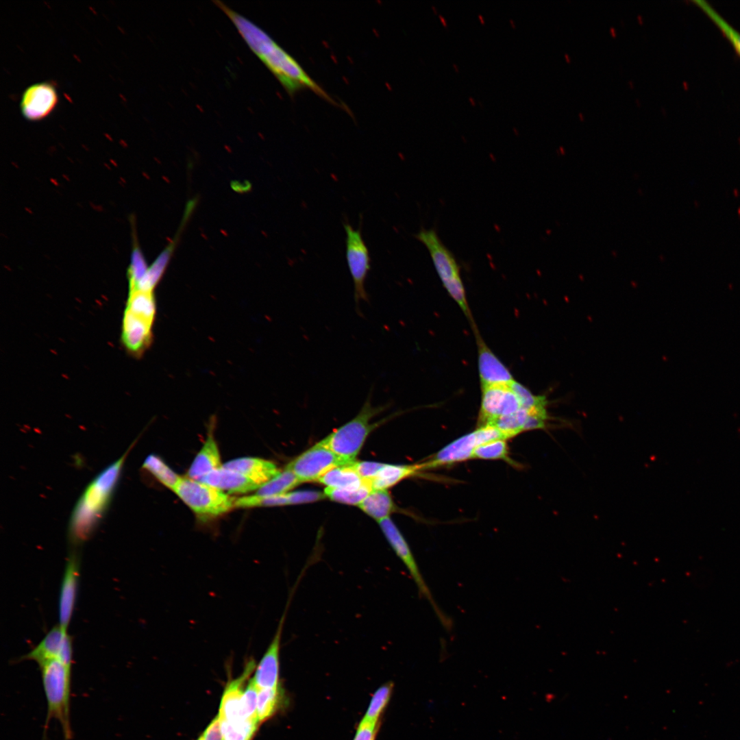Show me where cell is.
I'll use <instances>...</instances> for the list:
<instances>
[{
  "instance_id": "cell-36",
  "label": "cell",
  "mask_w": 740,
  "mask_h": 740,
  "mask_svg": "<svg viewBox=\"0 0 740 740\" xmlns=\"http://www.w3.org/2000/svg\"><path fill=\"white\" fill-rule=\"evenodd\" d=\"M393 684L388 682L380 687L373 693L363 719L377 722L378 719L390 698Z\"/></svg>"
},
{
  "instance_id": "cell-42",
  "label": "cell",
  "mask_w": 740,
  "mask_h": 740,
  "mask_svg": "<svg viewBox=\"0 0 740 740\" xmlns=\"http://www.w3.org/2000/svg\"><path fill=\"white\" fill-rule=\"evenodd\" d=\"M201 737L202 740H223L221 721L218 715L212 720Z\"/></svg>"
},
{
  "instance_id": "cell-43",
  "label": "cell",
  "mask_w": 740,
  "mask_h": 740,
  "mask_svg": "<svg viewBox=\"0 0 740 740\" xmlns=\"http://www.w3.org/2000/svg\"><path fill=\"white\" fill-rule=\"evenodd\" d=\"M609 32H610V34H611V35H612V36H613V37H615V36H616V35H617V32H616V29H615V27H610V29H609Z\"/></svg>"
},
{
  "instance_id": "cell-29",
  "label": "cell",
  "mask_w": 740,
  "mask_h": 740,
  "mask_svg": "<svg viewBox=\"0 0 740 740\" xmlns=\"http://www.w3.org/2000/svg\"><path fill=\"white\" fill-rule=\"evenodd\" d=\"M693 2L717 25L740 56V32L730 25L708 2L695 0Z\"/></svg>"
},
{
  "instance_id": "cell-24",
  "label": "cell",
  "mask_w": 740,
  "mask_h": 740,
  "mask_svg": "<svg viewBox=\"0 0 740 740\" xmlns=\"http://www.w3.org/2000/svg\"><path fill=\"white\" fill-rule=\"evenodd\" d=\"M125 310L153 323L156 310L153 291L129 290Z\"/></svg>"
},
{
  "instance_id": "cell-37",
  "label": "cell",
  "mask_w": 740,
  "mask_h": 740,
  "mask_svg": "<svg viewBox=\"0 0 740 740\" xmlns=\"http://www.w3.org/2000/svg\"><path fill=\"white\" fill-rule=\"evenodd\" d=\"M258 692V688L251 679L241 699V715L245 721L258 722L257 717Z\"/></svg>"
},
{
  "instance_id": "cell-38",
  "label": "cell",
  "mask_w": 740,
  "mask_h": 740,
  "mask_svg": "<svg viewBox=\"0 0 740 740\" xmlns=\"http://www.w3.org/2000/svg\"><path fill=\"white\" fill-rule=\"evenodd\" d=\"M145 260L138 247L132 253L131 264L127 270L129 288L134 287L147 270Z\"/></svg>"
},
{
  "instance_id": "cell-27",
  "label": "cell",
  "mask_w": 740,
  "mask_h": 740,
  "mask_svg": "<svg viewBox=\"0 0 740 740\" xmlns=\"http://www.w3.org/2000/svg\"><path fill=\"white\" fill-rule=\"evenodd\" d=\"M143 468L162 485L173 491L181 478L156 454H149L147 456L143 463Z\"/></svg>"
},
{
  "instance_id": "cell-30",
  "label": "cell",
  "mask_w": 740,
  "mask_h": 740,
  "mask_svg": "<svg viewBox=\"0 0 740 740\" xmlns=\"http://www.w3.org/2000/svg\"><path fill=\"white\" fill-rule=\"evenodd\" d=\"M529 414L530 411L521 408L515 412L497 419L489 426L497 428L506 439H511L524 432Z\"/></svg>"
},
{
  "instance_id": "cell-41",
  "label": "cell",
  "mask_w": 740,
  "mask_h": 740,
  "mask_svg": "<svg viewBox=\"0 0 740 740\" xmlns=\"http://www.w3.org/2000/svg\"><path fill=\"white\" fill-rule=\"evenodd\" d=\"M377 722L362 719L358 725L354 740H374Z\"/></svg>"
},
{
  "instance_id": "cell-34",
  "label": "cell",
  "mask_w": 740,
  "mask_h": 740,
  "mask_svg": "<svg viewBox=\"0 0 740 740\" xmlns=\"http://www.w3.org/2000/svg\"><path fill=\"white\" fill-rule=\"evenodd\" d=\"M510 386L517 396L521 408L530 412L547 410L548 400L545 396L533 394L528 388L515 380Z\"/></svg>"
},
{
  "instance_id": "cell-10",
  "label": "cell",
  "mask_w": 740,
  "mask_h": 740,
  "mask_svg": "<svg viewBox=\"0 0 740 740\" xmlns=\"http://www.w3.org/2000/svg\"><path fill=\"white\" fill-rule=\"evenodd\" d=\"M482 388L478 427L491 424L497 419L521 408L519 400L510 385H493Z\"/></svg>"
},
{
  "instance_id": "cell-55",
  "label": "cell",
  "mask_w": 740,
  "mask_h": 740,
  "mask_svg": "<svg viewBox=\"0 0 740 740\" xmlns=\"http://www.w3.org/2000/svg\"><path fill=\"white\" fill-rule=\"evenodd\" d=\"M432 8L434 9V12H436V10L434 6H432Z\"/></svg>"
},
{
  "instance_id": "cell-12",
  "label": "cell",
  "mask_w": 740,
  "mask_h": 740,
  "mask_svg": "<svg viewBox=\"0 0 740 740\" xmlns=\"http://www.w3.org/2000/svg\"><path fill=\"white\" fill-rule=\"evenodd\" d=\"M286 616L285 614L282 615L275 634L255 669L252 680L258 689H273L280 686V655Z\"/></svg>"
},
{
  "instance_id": "cell-32",
  "label": "cell",
  "mask_w": 740,
  "mask_h": 740,
  "mask_svg": "<svg viewBox=\"0 0 740 740\" xmlns=\"http://www.w3.org/2000/svg\"><path fill=\"white\" fill-rule=\"evenodd\" d=\"M502 460L515 465L509 457L508 447L506 440H495L484 443L476 448L472 459ZM516 466V465H515Z\"/></svg>"
},
{
  "instance_id": "cell-45",
  "label": "cell",
  "mask_w": 740,
  "mask_h": 740,
  "mask_svg": "<svg viewBox=\"0 0 740 740\" xmlns=\"http://www.w3.org/2000/svg\"><path fill=\"white\" fill-rule=\"evenodd\" d=\"M637 20L640 23H643V17L640 14L637 15Z\"/></svg>"
},
{
  "instance_id": "cell-51",
  "label": "cell",
  "mask_w": 740,
  "mask_h": 740,
  "mask_svg": "<svg viewBox=\"0 0 740 740\" xmlns=\"http://www.w3.org/2000/svg\"><path fill=\"white\" fill-rule=\"evenodd\" d=\"M510 23H511V24H512L513 27H515V25L514 24V21H513L512 19H510Z\"/></svg>"
},
{
  "instance_id": "cell-18",
  "label": "cell",
  "mask_w": 740,
  "mask_h": 740,
  "mask_svg": "<svg viewBox=\"0 0 740 740\" xmlns=\"http://www.w3.org/2000/svg\"><path fill=\"white\" fill-rule=\"evenodd\" d=\"M223 466L245 476L259 486L281 471L273 462L256 457L235 458Z\"/></svg>"
},
{
  "instance_id": "cell-7",
  "label": "cell",
  "mask_w": 740,
  "mask_h": 740,
  "mask_svg": "<svg viewBox=\"0 0 740 740\" xmlns=\"http://www.w3.org/2000/svg\"><path fill=\"white\" fill-rule=\"evenodd\" d=\"M500 439L506 440L502 432L495 426L487 425L478 427L473 432L453 441L428 461L421 463L422 470L447 466L471 459L477 447Z\"/></svg>"
},
{
  "instance_id": "cell-2",
  "label": "cell",
  "mask_w": 740,
  "mask_h": 740,
  "mask_svg": "<svg viewBox=\"0 0 740 740\" xmlns=\"http://www.w3.org/2000/svg\"><path fill=\"white\" fill-rule=\"evenodd\" d=\"M132 447L130 445L121 457L100 471L79 497L69 523L68 536L72 545L82 544L97 528L109 508Z\"/></svg>"
},
{
  "instance_id": "cell-1",
  "label": "cell",
  "mask_w": 740,
  "mask_h": 740,
  "mask_svg": "<svg viewBox=\"0 0 740 740\" xmlns=\"http://www.w3.org/2000/svg\"><path fill=\"white\" fill-rule=\"evenodd\" d=\"M214 2L231 20L249 48L289 94L293 95L303 88H309L318 95L334 102L298 62L267 32L223 2Z\"/></svg>"
},
{
  "instance_id": "cell-14",
  "label": "cell",
  "mask_w": 740,
  "mask_h": 740,
  "mask_svg": "<svg viewBox=\"0 0 740 740\" xmlns=\"http://www.w3.org/2000/svg\"><path fill=\"white\" fill-rule=\"evenodd\" d=\"M57 101L58 95L53 85L47 82L35 84L23 92L21 111L29 120H40L52 111Z\"/></svg>"
},
{
  "instance_id": "cell-17",
  "label": "cell",
  "mask_w": 740,
  "mask_h": 740,
  "mask_svg": "<svg viewBox=\"0 0 740 740\" xmlns=\"http://www.w3.org/2000/svg\"><path fill=\"white\" fill-rule=\"evenodd\" d=\"M79 563L75 554L67 560L62 578L59 598L60 626L67 629L74 610L78 582Z\"/></svg>"
},
{
  "instance_id": "cell-46",
  "label": "cell",
  "mask_w": 740,
  "mask_h": 740,
  "mask_svg": "<svg viewBox=\"0 0 740 740\" xmlns=\"http://www.w3.org/2000/svg\"><path fill=\"white\" fill-rule=\"evenodd\" d=\"M565 58L567 62H569L571 61V58L569 57L567 53H565Z\"/></svg>"
},
{
  "instance_id": "cell-50",
  "label": "cell",
  "mask_w": 740,
  "mask_h": 740,
  "mask_svg": "<svg viewBox=\"0 0 740 740\" xmlns=\"http://www.w3.org/2000/svg\"><path fill=\"white\" fill-rule=\"evenodd\" d=\"M469 101H470L471 102H472V104H473V105H475V102H474V101H473V98H471V97H469Z\"/></svg>"
},
{
  "instance_id": "cell-20",
  "label": "cell",
  "mask_w": 740,
  "mask_h": 740,
  "mask_svg": "<svg viewBox=\"0 0 740 740\" xmlns=\"http://www.w3.org/2000/svg\"><path fill=\"white\" fill-rule=\"evenodd\" d=\"M222 466L217 443L212 434H209L189 467L187 477L199 480Z\"/></svg>"
},
{
  "instance_id": "cell-33",
  "label": "cell",
  "mask_w": 740,
  "mask_h": 740,
  "mask_svg": "<svg viewBox=\"0 0 740 740\" xmlns=\"http://www.w3.org/2000/svg\"><path fill=\"white\" fill-rule=\"evenodd\" d=\"M260 724L256 721L221 722L223 740H252Z\"/></svg>"
},
{
  "instance_id": "cell-3",
  "label": "cell",
  "mask_w": 740,
  "mask_h": 740,
  "mask_svg": "<svg viewBox=\"0 0 740 740\" xmlns=\"http://www.w3.org/2000/svg\"><path fill=\"white\" fill-rule=\"evenodd\" d=\"M47 700L44 735L51 719L57 720L65 740L73 737L71 723V667L58 659L39 665Z\"/></svg>"
},
{
  "instance_id": "cell-16",
  "label": "cell",
  "mask_w": 740,
  "mask_h": 740,
  "mask_svg": "<svg viewBox=\"0 0 740 740\" xmlns=\"http://www.w3.org/2000/svg\"><path fill=\"white\" fill-rule=\"evenodd\" d=\"M478 365L481 387L510 385L514 381L511 373L476 333Z\"/></svg>"
},
{
  "instance_id": "cell-13",
  "label": "cell",
  "mask_w": 740,
  "mask_h": 740,
  "mask_svg": "<svg viewBox=\"0 0 740 740\" xmlns=\"http://www.w3.org/2000/svg\"><path fill=\"white\" fill-rule=\"evenodd\" d=\"M122 323L121 341L126 350L132 356H141L152 342L153 323L127 310Z\"/></svg>"
},
{
  "instance_id": "cell-49",
  "label": "cell",
  "mask_w": 740,
  "mask_h": 740,
  "mask_svg": "<svg viewBox=\"0 0 740 740\" xmlns=\"http://www.w3.org/2000/svg\"><path fill=\"white\" fill-rule=\"evenodd\" d=\"M478 17L480 18L482 23H484V20L483 17L480 14L478 15Z\"/></svg>"
},
{
  "instance_id": "cell-22",
  "label": "cell",
  "mask_w": 740,
  "mask_h": 740,
  "mask_svg": "<svg viewBox=\"0 0 740 740\" xmlns=\"http://www.w3.org/2000/svg\"><path fill=\"white\" fill-rule=\"evenodd\" d=\"M421 470H422L421 464L414 465L384 464L370 482L373 489L386 490L402 480L415 475Z\"/></svg>"
},
{
  "instance_id": "cell-5",
  "label": "cell",
  "mask_w": 740,
  "mask_h": 740,
  "mask_svg": "<svg viewBox=\"0 0 740 740\" xmlns=\"http://www.w3.org/2000/svg\"><path fill=\"white\" fill-rule=\"evenodd\" d=\"M415 237L427 248L445 288L469 319L471 312L463 283L460 267L453 254L433 229L421 228Z\"/></svg>"
},
{
  "instance_id": "cell-8",
  "label": "cell",
  "mask_w": 740,
  "mask_h": 740,
  "mask_svg": "<svg viewBox=\"0 0 740 740\" xmlns=\"http://www.w3.org/2000/svg\"><path fill=\"white\" fill-rule=\"evenodd\" d=\"M343 227L346 234V260L354 283V298L356 312L362 317L360 303L361 301H369L365 286L371 268L369 251L363 239L360 227L355 230L348 223H344Z\"/></svg>"
},
{
  "instance_id": "cell-9",
  "label": "cell",
  "mask_w": 740,
  "mask_h": 740,
  "mask_svg": "<svg viewBox=\"0 0 740 740\" xmlns=\"http://www.w3.org/2000/svg\"><path fill=\"white\" fill-rule=\"evenodd\" d=\"M351 464L319 442L289 463L286 467L295 473L301 482H304L318 481L332 468Z\"/></svg>"
},
{
  "instance_id": "cell-53",
  "label": "cell",
  "mask_w": 740,
  "mask_h": 740,
  "mask_svg": "<svg viewBox=\"0 0 740 740\" xmlns=\"http://www.w3.org/2000/svg\"><path fill=\"white\" fill-rule=\"evenodd\" d=\"M636 101L637 102V105L640 106V103L639 102L638 99H636Z\"/></svg>"
},
{
  "instance_id": "cell-4",
  "label": "cell",
  "mask_w": 740,
  "mask_h": 740,
  "mask_svg": "<svg viewBox=\"0 0 740 740\" xmlns=\"http://www.w3.org/2000/svg\"><path fill=\"white\" fill-rule=\"evenodd\" d=\"M373 388L357 415L336 429L320 442L343 460L353 463L369 433L374 428L371 419L389 406H374L371 403Z\"/></svg>"
},
{
  "instance_id": "cell-15",
  "label": "cell",
  "mask_w": 740,
  "mask_h": 740,
  "mask_svg": "<svg viewBox=\"0 0 740 740\" xmlns=\"http://www.w3.org/2000/svg\"><path fill=\"white\" fill-rule=\"evenodd\" d=\"M255 669L254 661L249 660L242 674L238 678L229 680L225 685L218 714L221 722H245L241 715V699L244 691V685Z\"/></svg>"
},
{
  "instance_id": "cell-35",
  "label": "cell",
  "mask_w": 740,
  "mask_h": 740,
  "mask_svg": "<svg viewBox=\"0 0 740 740\" xmlns=\"http://www.w3.org/2000/svg\"><path fill=\"white\" fill-rule=\"evenodd\" d=\"M288 504L289 503L286 493L269 496L254 494L239 497L234 501V508H238L278 506Z\"/></svg>"
},
{
  "instance_id": "cell-25",
  "label": "cell",
  "mask_w": 740,
  "mask_h": 740,
  "mask_svg": "<svg viewBox=\"0 0 740 740\" xmlns=\"http://www.w3.org/2000/svg\"><path fill=\"white\" fill-rule=\"evenodd\" d=\"M284 702L281 686L273 689H258L257 717L260 724L274 715Z\"/></svg>"
},
{
  "instance_id": "cell-39",
  "label": "cell",
  "mask_w": 740,
  "mask_h": 740,
  "mask_svg": "<svg viewBox=\"0 0 740 740\" xmlns=\"http://www.w3.org/2000/svg\"><path fill=\"white\" fill-rule=\"evenodd\" d=\"M289 504L314 502L326 497L324 493L317 491H297L286 493Z\"/></svg>"
},
{
  "instance_id": "cell-40",
  "label": "cell",
  "mask_w": 740,
  "mask_h": 740,
  "mask_svg": "<svg viewBox=\"0 0 740 740\" xmlns=\"http://www.w3.org/2000/svg\"><path fill=\"white\" fill-rule=\"evenodd\" d=\"M384 463L371 461H355L353 467L360 478L367 481L373 479Z\"/></svg>"
},
{
  "instance_id": "cell-21",
  "label": "cell",
  "mask_w": 740,
  "mask_h": 740,
  "mask_svg": "<svg viewBox=\"0 0 740 740\" xmlns=\"http://www.w3.org/2000/svg\"><path fill=\"white\" fill-rule=\"evenodd\" d=\"M353 463L332 468L322 476L318 481L326 487L332 489H354L360 487L365 480H362L356 471Z\"/></svg>"
},
{
  "instance_id": "cell-26",
  "label": "cell",
  "mask_w": 740,
  "mask_h": 740,
  "mask_svg": "<svg viewBox=\"0 0 740 740\" xmlns=\"http://www.w3.org/2000/svg\"><path fill=\"white\" fill-rule=\"evenodd\" d=\"M173 247L174 245H171L162 251L155 262L148 267L143 278L134 287L129 288V290L153 291L167 267Z\"/></svg>"
},
{
  "instance_id": "cell-31",
  "label": "cell",
  "mask_w": 740,
  "mask_h": 740,
  "mask_svg": "<svg viewBox=\"0 0 740 740\" xmlns=\"http://www.w3.org/2000/svg\"><path fill=\"white\" fill-rule=\"evenodd\" d=\"M372 490L370 481L365 480V483L357 489H337L326 487L324 493L333 501L358 506Z\"/></svg>"
},
{
  "instance_id": "cell-48",
  "label": "cell",
  "mask_w": 740,
  "mask_h": 740,
  "mask_svg": "<svg viewBox=\"0 0 740 740\" xmlns=\"http://www.w3.org/2000/svg\"><path fill=\"white\" fill-rule=\"evenodd\" d=\"M628 84L630 85V87L632 88L633 87H634V85H633V83H632V81H628Z\"/></svg>"
},
{
  "instance_id": "cell-52",
  "label": "cell",
  "mask_w": 740,
  "mask_h": 740,
  "mask_svg": "<svg viewBox=\"0 0 740 740\" xmlns=\"http://www.w3.org/2000/svg\"><path fill=\"white\" fill-rule=\"evenodd\" d=\"M453 66H454V69H456V71H458V68H457L456 65V64H453Z\"/></svg>"
},
{
  "instance_id": "cell-11",
  "label": "cell",
  "mask_w": 740,
  "mask_h": 740,
  "mask_svg": "<svg viewBox=\"0 0 740 740\" xmlns=\"http://www.w3.org/2000/svg\"><path fill=\"white\" fill-rule=\"evenodd\" d=\"M23 659L34 661L38 665L50 660L58 659L71 667L72 641L66 629L60 625L54 626Z\"/></svg>"
},
{
  "instance_id": "cell-6",
  "label": "cell",
  "mask_w": 740,
  "mask_h": 740,
  "mask_svg": "<svg viewBox=\"0 0 740 740\" xmlns=\"http://www.w3.org/2000/svg\"><path fill=\"white\" fill-rule=\"evenodd\" d=\"M173 491L201 519L215 518L234 508L235 500L228 494L188 477H181Z\"/></svg>"
},
{
  "instance_id": "cell-44",
  "label": "cell",
  "mask_w": 740,
  "mask_h": 740,
  "mask_svg": "<svg viewBox=\"0 0 740 740\" xmlns=\"http://www.w3.org/2000/svg\"><path fill=\"white\" fill-rule=\"evenodd\" d=\"M439 18H440L441 21H442L443 24V25H445V27H447V23H446V21H445V18H443V16H441V14H439Z\"/></svg>"
},
{
  "instance_id": "cell-23",
  "label": "cell",
  "mask_w": 740,
  "mask_h": 740,
  "mask_svg": "<svg viewBox=\"0 0 740 740\" xmlns=\"http://www.w3.org/2000/svg\"><path fill=\"white\" fill-rule=\"evenodd\" d=\"M358 506L378 521L388 518L394 509L390 494L384 489H373Z\"/></svg>"
},
{
  "instance_id": "cell-28",
  "label": "cell",
  "mask_w": 740,
  "mask_h": 740,
  "mask_svg": "<svg viewBox=\"0 0 740 740\" xmlns=\"http://www.w3.org/2000/svg\"><path fill=\"white\" fill-rule=\"evenodd\" d=\"M300 483L301 482L295 473L286 467L268 482L260 486L255 494L262 496L282 495L286 493Z\"/></svg>"
},
{
  "instance_id": "cell-19",
  "label": "cell",
  "mask_w": 740,
  "mask_h": 740,
  "mask_svg": "<svg viewBox=\"0 0 740 740\" xmlns=\"http://www.w3.org/2000/svg\"><path fill=\"white\" fill-rule=\"evenodd\" d=\"M199 481L229 493H246L257 490L259 486L245 476L222 466Z\"/></svg>"
},
{
  "instance_id": "cell-54",
  "label": "cell",
  "mask_w": 740,
  "mask_h": 740,
  "mask_svg": "<svg viewBox=\"0 0 740 740\" xmlns=\"http://www.w3.org/2000/svg\"><path fill=\"white\" fill-rule=\"evenodd\" d=\"M197 740H202V737H201V736H200V737H199V738H198V739H197Z\"/></svg>"
},
{
  "instance_id": "cell-47",
  "label": "cell",
  "mask_w": 740,
  "mask_h": 740,
  "mask_svg": "<svg viewBox=\"0 0 740 740\" xmlns=\"http://www.w3.org/2000/svg\"><path fill=\"white\" fill-rule=\"evenodd\" d=\"M578 116H579V118L580 119L581 121H584V116H583L582 113L580 112L578 114Z\"/></svg>"
}]
</instances>
